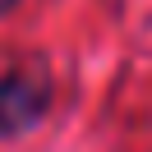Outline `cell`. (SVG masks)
<instances>
[{
	"instance_id": "1",
	"label": "cell",
	"mask_w": 152,
	"mask_h": 152,
	"mask_svg": "<svg viewBox=\"0 0 152 152\" xmlns=\"http://www.w3.org/2000/svg\"><path fill=\"white\" fill-rule=\"evenodd\" d=\"M46 111V78L5 74L0 78V134H19Z\"/></svg>"
},
{
	"instance_id": "2",
	"label": "cell",
	"mask_w": 152,
	"mask_h": 152,
	"mask_svg": "<svg viewBox=\"0 0 152 152\" xmlns=\"http://www.w3.org/2000/svg\"><path fill=\"white\" fill-rule=\"evenodd\" d=\"M10 5H14V0H0V14H5V10H10Z\"/></svg>"
}]
</instances>
